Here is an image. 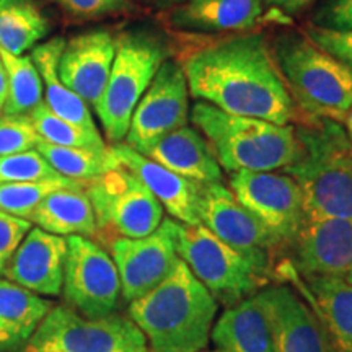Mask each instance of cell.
I'll use <instances>...</instances> for the list:
<instances>
[{
  "label": "cell",
  "instance_id": "2",
  "mask_svg": "<svg viewBox=\"0 0 352 352\" xmlns=\"http://www.w3.org/2000/svg\"><path fill=\"white\" fill-rule=\"evenodd\" d=\"M220 305L179 259L151 292L132 300L127 316L147 340L148 352L208 351Z\"/></svg>",
  "mask_w": 352,
  "mask_h": 352
},
{
  "label": "cell",
  "instance_id": "15",
  "mask_svg": "<svg viewBox=\"0 0 352 352\" xmlns=\"http://www.w3.org/2000/svg\"><path fill=\"white\" fill-rule=\"evenodd\" d=\"M254 300L270 323L276 352H334L323 324L292 285L270 284Z\"/></svg>",
  "mask_w": 352,
  "mask_h": 352
},
{
  "label": "cell",
  "instance_id": "19",
  "mask_svg": "<svg viewBox=\"0 0 352 352\" xmlns=\"http://www.w3.org/2000/svg\"><path fill=\"white\" fill-rule=\"evenodd\" d=\"M67 239L32 227L13 253L3 274L8 280L38 296L63 294Z\"/></svg>",
  "mask_w": 352,
  "mask_h": 352
},
{
  "label": "cell",
  "instance_id": "37",
  "mask_svg": "<svg viewBox=\"0 0 352 352\" xmlns=\"http://www.w3.org/2000/svg\"><path fill=\"white\" fill-rule=\"evenodd\" d=\"M310 25L352 32V0H321L311 13Z\"/></svg>",
  "mask_w": 352,
  "mask_h": 352
},
{
  "label": "cell",
  "instance_id": "16",
  "mask_svg": "<svg viewBox=\"0 0 352 352\" xmlns=\"http://www.w3.org/2000/svg\"><path fill=\"white\" fill-rule=\"evenodd\" d=\"M289 253L300 274L352 284V219L307 217Z\"/></svg>",
  "mask_w": 352,
  "mask_h": 352
},
{
  "label": "cell",
  "instance_id": "31",
  "mask_svg": "<svg viewBox=\"0 0 352 352\" xmlns=\"http://www.w3.org/2000/svg\"><path fill=\"white\" fill-rule=\"evenodd\" d=\"M85 184L87 182H76L64 176L41 179V182L0 184V210L15 217L28 219L39 202L51 192L63 188L85 186Z\"/></svg>",
  "mask_w": 352,
  "mask_h": 352
},
{
  "label": "cell",
  "instance_id": "27",
  "mask_svg": "<svg viewBox=\"0 0 352 352\" xmlns=\"http://www.w3.org/2000/svg\"><path fill=\"white\" fill-rule=\"evenodd\" d=\"M51 25L34 0H0V47L21 56L50 34Z\"/></svg>",
  "mask_w": 352,
  "mask_h": 352
},
{
  "label": "cell",
  "instance_id": "25",
  "mask_svg": "<svg viewBox=\"0 0 352 352\" xmlns=\"http://www.w3.org/2000/svg\"><path fill=\"white\" fill-rule=\"evenodd\" d=\"M64 46L65 39L57 36L47 39L46 43L36 44L32 51V59L36 64L43 80L44 104L56 116L63 118V120L72 122L82 129L98 131L88 104L80 96L69 90L57 74V65H59Z\"/></svg>",
  "mask_w": 352,
  "mask_h": 352
},
{
  "label": "cell",
  "instance_id": "43",
  "mask_svg": "<svg viewBox=\"0 0 352 352\" xmlns=\"http://www.w3.org/2000/svg\"><path fill=\"white\" fill-rule=\"evenodd\" d=\"M0 212H2V210H0Z\"/></svg>",
  "mask_w": 352,
  "mask_h": 352
},
{
  "label": "cell",
  "instance_id": "26",
  "mask_svg": "<svg viewBox=\"0 0 352 352\" xmlns=\"http://www.w3.org/2000/svg\"><path fill=\"white\" fill-rule=\"evenodd\" d=\"M28 222L54 235L96 236L95 212L88 199L85 186L63 188L51 192L28 215Z\"/></svg>",
  "mask_w": 352,
  "mask_h": 352
},
{
  "label": "cell",
  "instance_id": "24",
  "mask_svg": "<svg viewBox=\"0 0 352 352\" xmlns=\"http://www.w3.org/2000/svg\"><path fill=\"white\" fill-rule=\"evenodd\" d=\"M52 307L32 290L0 279V352L25 349Z\"/></svg>",
  "mask_w": 352,
  "mask_h": 352
},
{
  "label": "cell",
  "instance_id": "18",
  "mask_svg": "<svg viewBox=\"0 0 352 352\" xmlns=\"http://www.w3.org/2000/svg\"><path fill=\"white\" fill-rule=\"evenodd\" d=\"M116 52V36L107 28H94L65 41L57 74L69 90L96 107L107 88Z\"/></svg>",
  "mask_w": 352,
  "mask_h": 352
},
{
  "label": "cell",
  "instance_id": "6",
  "mask_svg": "<svg viewBox=\"0 0 352 352\" xmlns=\"http://www.w3.org/2000/svg\"><path fill=\"white\" fill-rule=\"evenodd\" d=\"M166 34L152 26H132L116 36V52L103 95L95 107L109 142L121 144L142 95L165 60L173 56Z\"/></svg>",
  "mask_w": 352,
  "mask_h": 352
},
{
  "label": "cell",
  "instance_id": "22",
  "mask_svg": "<svg viewBox=\"0 0 352 352\" xmlns=\"http://www.w3.org/2000/svg\"><path fill=\"white\" fill-rule=\"evenodd\" d=\"M145 157L199 184L222 183V166L196 127L183 126L153 144Z\"/></svg>",
  "mask_w": 352,
  "mask_h": 352
},
{
  "label": "cell",
  "instance_id": "30",
  "mask_svg": "<svg viewBox=\"0 0 352 352\" xmlns=\"http://www.w3.org/2000/svg\"><path fill=\"white\" fill-rule=\"evenodd\" d=\"M28 116L33 122L34 131H36V134L43 142L60 145V147L95 148V151H101V148L108 147L98 131L82 129V127L56 116L44 104V101L39 103Z\"/></svg>",
  "mask_w": 352,
  "mask_h": 352
},
{
  "label": "cell",
  "instance_id": "29",
  "mask_svg": "<svg viewBox=\"0 0 352 352\" xmlns=\"http://www.w3.org/2000/svg\"><path fill=\"white\" fill-rule=\"evenodd\" d=\"M0 57L8 76V96L2 113L28 116L39 103H43L44 87L36 64L33 63L32 56H13L2 47Z\"/></svg>",
  "mask_w": 352,
  "mask_h": 352
},
{
  "label": "cell",
  "instance_id": "38",
  "mask_svg": "<svg viewBox=\"0 0 352 352\" xmlns=\"http://www.w3.org/2000/svg\"><path fill=\"white\" fill-rule=\"evenodd\" d=\"M320 0H263L264 8H267L272 15L283 16L285 21H289L294 16L302 15L308 8L316 6Z\"/></svg>",
  "mask_w": 352,
  "mask_h": 352
},
{
  "label": "cell",
  "instance_id": "39",
  "mask_svg": "<svg viewBox=\"0 0 352 352\" xmlns=\"http://www.w3.org/2000/svg\"><path fill=\"white\" fill-rule=\"evenodd\" d=\"M8 96V76L7 69L3 65L2 57H0V113H2L3 104H6Z\"/></svg>",
  "mask_w": 352,
  "mask_h": 352
},
{
  "label": "cell",
  "instance_id": "14",
  "mask_svg": "<svg viewBox=\"0 0 352 352\" xmlns=\"http://www.w3.org/2000/svg\"><path fill=\"white\" fill-rule=\"evenodd\" d=\"M109 253L120 272L121 296L127 303L157 287L179 261L168 219L142 239H113Z\"/></svg>",
  "mask_w": 352,
  "mask_h": 352
},
{
  "label": "cell",
  "instance_id": "23",
  "mask_svg": "<svg viewBox=\"0 0 352 352\" xmlns=\"http://www.w3.org/2000/svg\"><path fill=\"white\" fill-rule=\"evenodd\" d=\"M210 341L220 352H276L270 323L254 297L226 308Z\"/></svg>",
  "mask_w": 352,
  "mask_h": 352
},
{
  "label": "cell",
  "instance_id": "13",
  "mask_svg": "<svg viewBox=\"0 0 352 352\" xmlns=\"http://www.w3.org/2000/svg\"><path fill=\"white\" fill-rule=\"evenodd\" d=\"M189 88L178 59L165 60L134 109L124 144L145 153L170 132L188 126Z\"/></svg>",
  "mask_w": 352,
  "mask_h": 352
},
{
  "label": "cell",
  "instance_id": "12",
  "mask_svg": "<svg viewBox=\"0 0 352 352\" xmlns=\"http://www.w3.org/2000/svg\"><path fill=\"white\" fill-rule=\"evenodd\" d=\"M228 188L289 252L307 220L300 186L284 171H232Z\"/></svg>",
  "mask_w": 352,
  "mask_h": 352
},
{
  "label": "cell",
  "instance_id": "35",
  "mask_svg": "<svg viewBox=\"0 0 352 352\" xmlns=\"http://www.w3.org/2000/svg\"><path fill=\"white\" fill-rule=\"evenodd\" d=\"M74 20H98L116 15L129 7V0H52Z\"/></svg>",
  "mask_w": 352,
  "mask_h": 352
},
{
  "label": "cell",
  "instance_id": "32",
  "mask_svg": "<svg viewBox=\"0 0 352 352\" xmlns=\"http://www.w3.org/2000/svg\"><path fill=\"white\" fill-rule=\"evenodd\" d=\"M56 176L60 175L56 173L36 148L15 155L0 157V184L41 182Z\"/></svg>",
  "mask_w": 352,
  "mask_h": 352
},
{
  "label": "cell",
  "instance_id": "42",
  "mask_svg": "<svg viewBox=\"0 0 352 352\" xmlns=\"http://www.w3.org/2000/svg\"><path fill=\"white\" fill-rule=\"evenodd\" d=\"M204 352H220V351H217V349H214V351H204Z\"/></svg>",
  "mask_w": 352,
  "mask_h": 352
},
{
  "label": "cell",
  "instance_id": "5",
  "mask_svg": "<svg viewBox=\"0 0 352 352\" xmlns=\"http://www.w3.org/2000/svg\"><path fill=\"white\" fill-rule=\"evenodd\" d=\"M280 77L298 111L340 121L352 108V70L300 30H285L271 41Z\"/></svg>",
  "mask_w": 352,
  "mask_h": 352
},
{
  "label": "cell",
  "instance_id": "40",
  "mask_svg": "<svg viewBox=\"0 0 352 352\" xmlns=\"http://www.w3.org/2000/svg\"><path fill=\"white\" fill-rule=\"evenodd\" d=\"M140 2L145 3V6L155 8V10L166 12L170 10V8L179 6V3L186 2V0H140Z\"/></svg>",
  "mask_w": 352,
  "mask_h": 352
},
{
  "label": "cell",
  "instance_id": "7",
  "mask_svg": "<svg viewBox=\"0 0 352 352\" xmlns=\"http://www.w3.org/2000/svg\"><path fill=\"white\" fill-rule=\"evenodd\" d=\"M176 252L223 308L256 296L272 283L252 259L215 236L202 223L186 226L168 217Z\"/></svg>",
  "mask_w": 352,
  "mask_h": 352
},
{
  "label": "cell",
  "instance_id": "3",
  "mask_svg": "<svg viewBox=\"0 0 352 352\" xmlns=\"http://www.w3.org/2000/svg\"><path fill=\"white\" fill-rule=\"evenodd\" d=\"M300 158L284 173L298 183L307 217L352 219V139L341 122L300 114Z\"/></svg>",
  "mask_w": 352,
  "mask_h": 352
},
{
  "label": "cell",
  "instance_id": "21",
  "mask_svg": "<svg viewBox=\"0 0 352 352\" xmlns=\"http://www.w3.org/2000/svg\"><path fill=\"white\" fill-rule=\"evenodd\" d=\"M263 13V0H186L166 10L164 21L175 32L223 36L252 32Z\"/></svg>",
  "mask_w": 352,
  "mask_h": 352
},
{
  "label": "cell",
  "instance_id": "10",
  "mask_svg": "<svg viewBox=\"0 0 352 352\" xmlns=\"http://www.w3.org/2000/svg\"><path fill=\"white\" fill-rule=\"evenodd\" d=\"M199 219L206 228L239 250L272 280L285 253L283 243L222 183L199 184Z\"/></svg>",
  "mask_w": 352,
  "mask_h": 352
},
{
  "label": "cell",
  "instance_id": "28",
  "mask_svg": "<svg viewBox=\"0 0 352 352\" xmlns=\"http://www.w3.org/2000/svg\"><path fill=\"white\" fill-rule=\"evenodd\" d=\"M36 151L54 168L57 175L76 179V182H90L120 166V162L114 157L109 145L107 148L95 151V148L60 147V145H52L41 140L36 145Z\"/></svg>",
  "mask_w": 352,
  "mask_h": 352
},
{
  "label": "cell",
  "instance_id": "20",
  "mask_svg": "<svg viewBox=\"0 0 352 352\" xmlns=\"http://www.w3.org/2000/svg\"><path fill=\"white\" fill-rule=\"evenodd\" d=\"M121 166L139 178L170 217L186 226H197L199 219V183L175 173L124 142L111 145Z\"/></svg>",
  "mask_w": 352,
  "mask_h": 352
},
{
  "label": "cell",
  "instance_id": "41",
  "mask_svg": "<svg viewBox=\"0 0 352 352\" xmlns=\"http://www.w3.org/2000/svg\"><path fill=\"white\" fill-rule=\"evenodd\" d=\"M338 122H341V126L344 127V131L347 132V135H349V138L352 139V108Z\"/></svg>",
  "mask_w": 352,
  "mask_h": 352
},
{
  "label": "cell",
  "instance_id": "4",
  "mask_svg": "<svg viewBox=\"0 0 352 352\" xmlns=\"http://www.w3.org/2000/svg\"><path fill=\"white\" fill-rule=\"evenodd\" d=\"M189 120L228 173L284 171L300 158L302 147L294 124L235 116L204 101H196Z\"/></svg>",
  "mask_w": 352,
  "mask_h": 352
},
{
  "label": "cell",
  "instance_id": "1",
  "mask_svg": "<svg viewBox=\"0 0 352 352\" xmlns=\"http://www.w3.org/2000/svg\"><path fill=\"white\" fill-rule=\"evenodd\" d=\"M189 95L228 114L292 124L300 118L263 33H235L196 44L178 59Z\"/></svg>",
  "mask_w": 352,
  "mask_h": 352
},
{
  "label": "cell",
  "instance_id": "36",
  "mask_svg": "<svg viewBox=\"0 0 352 352\" xmlns=\"http://www.w3.org/2000/svg\"><path fill=\"white\" fill-rule=\"evenodd\" d=\"M30 228H32V222L26 219L0 212V274H3L8 261Z\"/></svg>",
  "mask_w": 352,
  "mask_h": 352
},
{
  "label": "cell",
  "instance_id": "8",
  "mask_svg": "<svg viewBox=\"0 0 352 352\" xmlns=\"http://www.w3.org/2000/svg\"><path fill=\"white\" fill-rule=\"evenodd\" d=\"M25 352H148L147 340L127 315L87 318L67 305L52 307Z\"/></svg>",
  "mask_w": 352,
  "mask_h": 352
},
{
  "label": "cell",
  "instance_id": "9",
  "mask_svg": "<svg viewBox=\"0 0 352 352\" xmlns=\"http://www.w3.org/2000/svg\"><path fill=\"white\" fill-rule=\"evenodd\" d=\"M85 192L95 212L98 233L113 239H142L160 227L164 208L124 166L90 179Z\"/></svg>",
  "mask_w": 352,
  "mask_h": 352
},
{
  "label": "cell",
  "instance_id": "11",
  "mask_svg": "<svg viewBox=\"0 0 352 352\" xmlns=\"http://www.w3.org/2000/svg\"><path fill=\"white\" fill-rule=\"evenodd\" d=\"M63 296L65 305L87 316L103 318L120 308L121 279L111 254L88 236L67 239Z\"/></svg>",
  "mask_w": 352,
  "mask_h": 352
},
{
  "label": "cell",
  "instance_id": "33",
  "mask_svg": "<svg viewBox=\"0 0 352 352\" xmlns=\"http://www.w3.org/2000/svg\"><path fill=\"white\" fill-rule=\"evenodd\" d=\"M39 142L30 116L0 113V157L33 151Z\"/></svg>",
  "mask_w": 352,
  "mask_h": 352
},
{
  "label": "cell",
  "instance_id": "34",
  "mask_svg": "<svg viewBox=\"0 0 352 352\" xmlns=\"http://www.w3.org/2000/svg\"><path fill=\"white\" fill-rule=\"evenodd\" d=\"M303 32L316 46L336 57L340 63L352 70V32L346 30H329L308 23Z\"/></svg>",
  "mask_w": 352,
  "mask_h": 352
},
{
  "label": "cell",
  "instance_id": "17",
  "mask_svg": "<svg viewBox=\"0 0 352 352\" xmlns=\"http://www.w3.org/2000/svg\"><path fill=\"white\" fill-rule=\"evenodd\" d=\"M276 279L292 285L323 324L334 352H352V284L323 276H305L289 259L276 266Z\"/></svg>",
  "mask_w": 352,
  "mask_h": 352
}]
</instances>
